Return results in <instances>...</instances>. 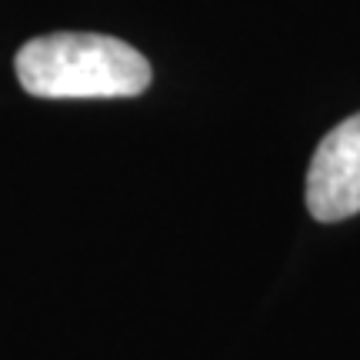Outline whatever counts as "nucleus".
Segmentation results:
<instances>
[{"label":"nucleus","mask_w":360,"mask_h":360,"mask_svg":"<svg viewBox=\"0 0 360 360\" xmlns=\"http://www.w3.org/2000/svg\"><path fill=\"white\" fill-rule=\"evenodd\" d=\"M17 80L30 97H137L150 84L141 51L107 34H47L27 40L13 60Z\"/></svg>","instance_id":"1"},{"label":"nucleus","mask_w":360,"mask_h":360,"mask_svg":"<svg viewBox=\"0 0 360 360\" xmlns=\"http://www.w3.org/2000/svg\"><path fill=\"white\" fill-rule=\"evenodd\" d=\"M307 210L321 224L360 214V114L340 120L317 143L307 170Z\"/></svg>","instance_id":"2"}]
</instances>
